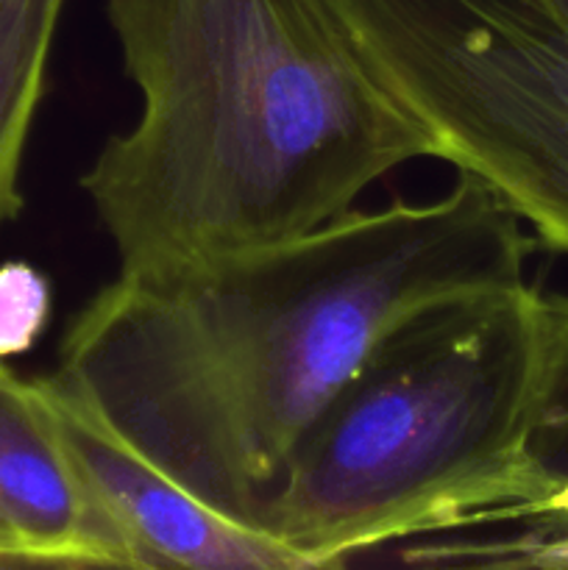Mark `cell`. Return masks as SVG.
Segmentation results:
<instances>
[{
	"mask_svg": "<svg viewBox=\"0 0 568 570\" xmlns=\"http://www.w3.org/2000/svg\"><path fill=\"white\" fill-rule=\"evenodd\" d=\"M535 239L471 176L443 198L167 278L117 276L72 315L53 376L232 521L265 532L290 456L395 326L527 282Z\"/></svg>",
	"mask_w": 568,
	"mask_h": 570,
	"instance_id": "1",
	"label": "cell"
},
{
	"mask_svg": "<svg viewBox=\"0 0 568 570\" xmlns=\"http://www.w3.org/2000/svg\"><path fill=\"white\" fill-rule=\"evenodd\" d=\"M104 14L139 92L81 178L117 276L301 237L432 159L326 0H104Z\"/></svg>",
	"mask_w": 568,
	"mask_h": 570,
	"instance_id": "2",
	"label": "cell"
},
{
	"mask_svg": "<svg viewBox=\"0 0 568 570\" xmlns=\"http://www.w3.org/2000/svg\"><path fill=\"white\" fill-rule=\"evenodd\" d=\"M543 295H460L395 326L290 456L265 532L306 570L410 538L510 523L529 501Z\"/></svg>",
	"mask_w": 568,
	"mask_h": 570,
	"instance_id": "3",
	"label": "cell"
},
{
	"mask_svg": "<svg viewBox=\"0 0 568 570\" xmlns=\"http://www.w3.org/2000/svg\"><path fill=\"white\" fill-rule=\"evenodd\" d=\"M432 159L568 254V0H326Z\"/></svg>",
	"mask_w": 568,
	"mask_h": 570,
	"instance_id": "4",
	"label": "cell"
},
{
	"mask_svg": "<svg viewBox=\"0 0 568 570\" xmlns=\"http://www.w3.org/2000/svg\"><path fill=\"white\" fill-rule=\"evenodd\" d=\"M37 384L134 568L306 570L273 534L232 521L154 465L53 373Z\"/></svg>",
	"mask_w": 568,
	"mask_h": 570,
	"instance_id": "5",
	"label": "cell"
},
{
	"mask_svg": "<svg viewBox=\"0 0 568 570\" xmlns=\"http://www.w3.org/2000/svg\"><path fill=\"white\" fill-rule=\"evenodd\" d=\"M0 532L37 566L134 568L87 490L37 379L0 360Z\"/></svg>",
	"mask_w": 568,
	"mask_h": 570,
	"instance_id": "6",
	"label": "cell"
},
{
	"mask_svg": "<svg viewBox=\"0 0 568 570\" xmlns=\"http://www.w3.org/2000/svg\"><path fill=\"white\" fill-rule=\"evenodd\" d=\"M529 501L477 562L568 568V298L543 295V362L529 429Z\"/></svg>",
	"mask_w": 568,
	"mask_h": 570,
	"instance_id": "7",
	"label": "cell"
},
{
	"mask_svg": "<svg viewBox=\"0 0 568 570\" xmlns=\"http://www.w3.org/2000/svg\"><path fill=\"white\" fill-rule=\"evenodd\" d=\"M65 0H0V226L22 209L20 167Z\"/></svg>",
	"mask_w": 568,
	"mask_h": 570,
	"instance_id": "8",
	"label": "cell"
},
{
	"mask_svg": "<svg viewBox=\"0 0 568 570\" xmlns=\"http://www.w3.org/2000/svg\"><path fill=\"white\" fill-rule=\"evenodd\" d=\"M50 282L28 262L0 265V360L28 354L50 321Z\"/></svg>",
	"mask_w": 568,
	"mask_h": 570,
	"instance_id": "9",
	"label": "cell"
},
{
	"mask_svg": "<svg viewBox=\"0 0 568 570\" xmlns=\"http://www.w3.org/2000/svg\"><path fill=\"white\" fill-rule=\"evenodd\" d=\"M28 566H33L31 557L0 534V568H28Z\"/></svg>",
	"mask_w": 568,
	"mask_h": 570,
	"instance_id": "10",
	"label": "cell"
},
{
	"mask_svg": "<svg viewBox=\"0 0 568 570\" xmlns=\"http://www.w3.org/2000/svg\"><path fill=\"white\" fill-rule=\"evenodd\" d=\"M0 534H3V532H0ZM3 538H6V534H3ZM6 540H9V538H6ZM17 549H20V546H17ZM33 566H37V562H33Z\"/></svg>",
	"mask_w": 568,
	"mask_h": 570,
	"instance_id": "11",
	"label": "cell"
}]
</instances>
